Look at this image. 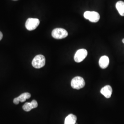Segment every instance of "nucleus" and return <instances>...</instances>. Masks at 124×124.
<instances>
[{
  "mask_svg": "<svg viewBox=\"0 0 124 124\" xmlns=\"http://www.w3.org/2000/svg\"><path fill=\"white\" fill-rule=\"evenodd\" d=\"M46 63V58L42 55L36 56L32 60V65L36 69H40L44 67Z\"/></svg>",
  "mask_w": 124,
  "mask_h": 124,
  "instance_id": "nucleus-1",
  "label": "nucleus"
},
{
  "mask_svg": "<svg viewBox=\"0 0 124 124\" xmlns=\"http://www.w3.org/2000/svg\"><path fill=\"white\" fill-rule=\"evenodd\" d=\"M85 83L83 78L80 76H76L71 81V85L73 88L79 90L83 88Z\"/></svg>",
  "mask_w": 124,
  "mask_h": 124,
  "instance_id": "nucleus-2",
  "label": "nucleus"
},
{
  "mask_svg": "<svg viewBox=\"0 0 124 124\" xmlns=\"http://www.w3.org/2000/svg\"><path fill=\"white\" fill-rule=\"evenodd\" d=\"M68 35V32L64 29L56 28L52 32V36L56 39H62L66 38Z\"/></svg>",
  "mask_w": 124,
  "mask_h": 124,
  "instance_id": "nucleus-3",
  "label": "nucleus"
},
{
  "mask_svg": "<svg viewBox=\"0 0 124 124\" xmlns=\"http://www.w3.org/2000/svg\"><path fill=\"white\" fill-rule=\"evenodd\" d=\"M84 18L88 19L91 22L96 23L100 19V15L99 14L96 12H90V11H86L84 14Z\"/></svg>",
  "mask_w": 124,
  "mask_h": 124,
  "instance_id": "nucleus-4",
  "label": "nucleus"
},
{
  "mask_svg": "<svg viewBox=\"0 0 124 124\" xmlns=\"http://www.w3.org/2000/svg\"><path fill=\"white\" fill-rule=\"evenodd\" d=\"M40 24V20L37 18H29L25 23V27L28 31L35 30Z\"/></svg>",
  "mask_w": 124,
  "mask_h": 124,
  "instance_id": "nucleus-5",
  "label": "nucleus"
},
{
  "mask_svg": "<svg viewBox=\"0 0 124 124\" xmlns=\"http://www.w3.org/2000/svg\"><path fill=\"white\" fill-rule=\"evenodd\" d=\"M87 55V51L86 49H79L75 53L74 56V60L76 62H80L84 60Z\"/></svg>",
  "mask_w": 124,
  "mask_h": 124,
  "instance_id": "nucleus-6",
  "label": "nucleus"
},
{
  "mask_svg": "<svg viewBox=\"0 0 124 124\" xmlns=\"http://www.w3.org/2000/svg\"><path fill=\"white\" fill-rule=\"evenodd\" d=\"M31 97V94L28 93H25L21 94L19 97L15 98L13 99V102L15 104H19V102H25L26 99H29Z\"/></svg>",
  "mask_w": 124,
  "mask_h": 124,
  "instance_id": "nucleus-7",
  "label": "nucleus"
},
{
  "mask_svg": "<svg viewBox=\"0 0 124 124\" xmlns=\"http://www.w3.org/2000/svg\"><path fill=\"white\" fill-rule=\"evenodd\" d=\"M38 103L35 100H33L31 102H26L23 106V109L25 111L29 112L33 108H37Z\"/></svg>",
  "mask_w": 124,
  "mask_h": 124,
  "instance_id": "nucleus-8",
  "label": "nucleus"
},
{
  "mask_svg": "<svg viewBox=\"0 0 124 124\" xmlns=\"http://www.w3.org/2000/svg\"><path fill=\"white\" fill-rule=\"evenodd\" d=\"M112 88L111 86L107 85L101 90V93L107 98H110L112 93Z\"/></svg>",
  "mask_w": 124,
  "mask_h": 124,
  "instance_id": "nucleus-9",
  "label": "nucleus"
},
{
  "mask_svg": "<svg viewBox=\"0 0 124 124\" xmlns=\"http://www.w3.org/2000/svg\"><path fill=\"white\" fill-rule=\"evenodd\" d=\"M109 59L107 56H103L101 57L99 61V65L102 69H106L109 64Z\"/></svg>",
  "mask_w": 124,
  "mask_h": 124,
  "instance_id": "nucleus-10",
  "label": "nucleus"
},
{
  "mask_svg": "<svg viewBox=\"0 0 124 124\" xmlns=\"http://www.w3.org/2000/svg\"><path fill=\"white\" fill-rule=\"evenodd\" d=\"M77 120V117L75 115L70 114L65 118L64 124H75Z\"/></svg>",
  "mask_w": 124,
  "mask_h": 124,
  "instance_id": "nucleus-11",
  "label": "nucleus"
},
{
  "mask_svg": "<svg viewBox=\"0 0 124 124\" xmlns=\"http://www.w3.org/2000/svg\"><path fill=\"white\" fill-rule=\"evenodd\" d=\"M116 8L118 10L120 15L124 16V2L123 1H119L116 4Z\"/></svg>",
  "mask_w": 124,
  "mask_h": 124,
  "instance_id": "nucleus-12",
  "label": "nucleus"
},
{
  "mask_svg": "<svg viewBox=\"0 0 124 124\" xmlns=\"http://www.w3.org/2000/svg\"><path fill=\"white\" fill-rule=\"evenodd\" d=\"M3 37V35H2V33H1V32L0 31V40L2 39Z\"/></svg>",
  "mask_w": 124,
  "mask_h": 124,
  "instance_id": "nucleus-13",
  "label": "nucleus"
},
{
  "mask_svg": "<svg viewBox=\"0 0 124 124\" xmlns=\"http://www.w3.org/2000/svg\"><path fill=\"white\" fill-rule=\"evenodd\" d=\"M122 42H123V43H124V39H123L122 40Z\"/></svg>",
  "mask_w": 124,
  "mask_h": 124,
  "instance_id": "nucleus-14",
  "label": "nucleus"
},
{
  "mask_svg": "<svg viewBox=\"0 0 124 124\" xmlns=\"http://www.w3.org/2000/svg\"></svg>",
  "mask_w": 124,
  "mask_h": 124,
  "instance_id": "nucleus-15",
  "label": "nucleus"
}]
</instances>
